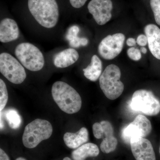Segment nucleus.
Listing matches in <instances>:
<instances>
[{
  "label": "nucleus",
  "mask_w": 160,
  "mask_h": 160,
  "mask_svg": "<svg viewBox=\"0 0 160 160\" xmlns=\"http://www.w3.org/2000/svg\"><path fill=\"white\" fill-rule=\"evenodd\" d=\"M52 98L61 110L73 114L81 109L82 98L78 92L65 82L58 81L52 87Z\"/></svg>",
  "instance_id": "obj_1"
},
{
  "label": "nucleus",
  "mask_w": 160,
  "mask_h": 160,
  "mask_svg": "<svg viewBox=\"0 0 160 160\" xmlns=\"http://www.w3.org/2000/svg\"><path fill=\"white\" fill-rule=\"evenodd\" d=\"M30 13L41 26L51 29L57 24L59 16L56 0H28Z\"/></svg>",
  "instance_id": "obj_2"
},
{
  "label": "nucleus",
  "mask_w": 160,
  "mask_h": 160,
  "mask_svg": "<svg viewBox=\"0 0 160 160\" xmlns=\"http://www.w3.org/2000/svg\"><path fill=\"white\" fill-rule=\"evenodd\" d=\"M52 132V126L49 121L37 119L25 127L22 136L23 145L26 148L33 149L42 141L49 139Z\"/></svg>",
  "instance_id": "obj_3"
},
{
  "label": "nucleus",
  "mask_w": 160,
  "mask_h": 160,
  "mask_svg": "<svg viewBox=\"0 0 160 160\" xmlns=\"http://www.w3.org/2000/svg\"><path fill=\"white\" fill-rule=\"evenodd\" d=\"M121 76L119 68L113 64L107 66L100 76V88L109 99H116L122 93L124 86L120 80Z\"/></svg>",
  "instance_id": "obj_4"
},
{
  "label": "nucleus",
  "mask_w": 160,
  "mask_h": 160,
  "mask_svg": "<svg viewBox=\"0 0 160 160\" xmlns=\"http://www.w3.org/2000/svg\"><path fill=\"white\" fill-rule=\"evenodd\" d=\"M15 54L21 64L30 71H39L45 65V59L42 52L31 43L19 44L16 48Z\"/></svg>",
  "instance_id": "obj_5"
},
{
  "label": "nucleus",
  "mask_w": 160,
  "mask_h": 160,
  "mask_svg": "<svg viewBox=\"0 0 160 160\" xmlns=\"http://www.w3.org/2000/svg\"><path fill=\"white\" fill-rule=\"evenodd\" d=\"M130 108L148 116L157 115L160 112V102L152 92L140 89L135 92L132 98Z\"/></svg>",
  "instance_id": "obj_6"
},
{
  "label": "nucleus",
  "mask_w": 160,
  "mask_h": 160,
  "mask_svg": "<svg viewBox=\"0 0 160 160\" xmlns=\"http://www.w3.org/2000/svg\"><path fill=\"white\" fill-rule=\"evenodd\" d=\"M0 72L11 83L20 84L26 78L25 69L17 59L7 52L0 54Z\"/></svg>",
  "instance_id": "obj_7"
},
{
  "label": "nucleus",
  "mask_w": 160,
  "mask_h": 160,
  "mask_svg": "<svg viewBox=\"0 0 160 160\" xmlns=\"http://www.w3.org/2000/svg\"><path fill=\"white\" fill-rule=\"evenodd\" d=\"M151 130V123L149 120L145 116L140 114L123 129L122 137L126 142L130 144L132 140L148 136Z\"/></svg>",
  "instance_id": "obj_8"
},
{
  "label": "nucleus",
  "mask_w": 160,
  "mask_h": 160,
  "mask_svg": "<svg viewBox=\"0 0 160 160\" xmlns=\"http://www.w3.org/2000/svg\"><path fill=\"white\" fill-rule=\"evenodd\" d=\"M125 40V36L123 33L109 35L101 41L98 47V52L105 59H113L122 51Z\"/></svg>",
  "instance_id": "obj_9"
},
{
  "label": "nucleus",
  "mask_w": 160,
  "mask_h": 160,
  "mask_svg": "<svg viewBox=\"0 0 160 160\" xmlns=\"http://www.w3.org/2000/svg\"><path fill=\"white\" fill-rule=\"evenodd\" d=\"M113 4L111 0H91L88 9L98 25L102 26L109 22L112 15Z\"/></svg>",
  "instance_id": "obj_10"
},
{
  "label": "nucleus",
  "mask_w": 160,
  "mask_h": 160,
  "mask_svg": "<svg viewBox=\"0 0 160 160\" xmlns=\"http://www.w3.org/2000/svg\"><path fill=\"white\" fill-rule=\"evenodd\" d=\"M130 144L136 160H156L154 149L149 140L138 138L131 140Z\"/></svg>",
  "instance_id": "obj_11"
},
{
  "label": "nucleus",
  "mask_w": 160,
  "mask_h": 160,
  "mask_svg": "<svg viewBox=\"0 0 160 160\" xmlns=\"http://www.w3.org/2000/svg\"><path fill=\"white\" fill-rule=\"evenodd\" d=\"M20 31L17 23L14 20L6 18L0 23V41L7 43L17 39Z\"/></svg>",
  "instance_id": "obj_12"
},
{
  "label": "nucleus",
  "mask_w": 160,
  "mask_h": 160,
  "mask_svg": "<svg viewBox=\"0 0 160 160\" xmlns=\"http://www.w3.org/2000/svg\"><path fill=\"white\" fill-rule=\"evenodd\" d=\"M103 130V136L105 138L100 145V148L103 152L109 153L114 151L118 145V140L114 136L113 127L111 123L107 121L101 122Z\"/></svg>",
  "instance_id": "obj_13"
},
{
  "label": "nucleus",
  "mask_w": 160,
  "mask_h": 160,
  "mask_svg": "<svg viewBox=\"0 0 160 160\" xmlns=\"http://www.w3.org/2000/svg\"><path fill=\"white\" fill-rule=\"evenodd\" d=\"M144 31L150 52L155 58L160 60V29L154 24H149L145 27Z\"/></svg>",
  "instance_id": "obj_14"
},
{
  "label": "nucleus",
  "mask_w": 160,
  "mask_h": 160,
  "mask_svg": "<svg viewBox=\"0 0 160 160\" xmlns=\"http://www.w3.org/2000/svg\"><path fill=\"white\" fill-rule=\"evenodd\" d=\"M79 58V55L77 50L72 48H69L56 55L53 63L57 68H66L75 63Z\"/></svg>",
  "instance_id": "obj_15"
},
{
  "label": "nucleus",
  "mask_w": 160,
  "mask_h": 160,
  "mask_svg": "<svg viewBox=\"0 0 160 160\" xmlns=\"http://www.w3.org/2000/svg\"><path fill=\"white\" fill-rule=\"evenodd\" d=\"M67 147L75 149L82 146L89 140V132L85 127H82L76 133L66 132L63 137Z\"/></svg>",
  "instance_id": "obj_16"
},
{
  "label": "nucleus",
  "mask_w": 160,
  "mask_h": 160,
  "mask_svg": "<svg viewBox=\"0 0 160 160\" xmlns=\"http://www.w3.org/2000/svg\"><path fill=\"white\" fill-rule=\"evenodd\" d=\"M99 152L98 147L96 144L87 143L72 152V157L74 160H85L89 157H96Z\"/></svg>",
  "instance_id": "obj_17"
},
{
  "label": "nucleus",
  "mask_w": 160,
  "mask_h": 160,
  "mask_svg": "<svg viewBox=\"0 0 160 160\" xmlns=\"http://www.w3.org/2000/svg\"><path fill=\"white\" fill-rule=\"evenodd\" d=\"M102 63L96 55L92 56L90 64L83 69L84 75L86 78L92 82H96L102 75Z\"/></svg>",
  "instance_id": "obj_18"
},
{
  "label": "nucleus",
  "mask_w": 160,
  "mask_h": 160,
  "mask_svg": "<svg viewBox=\"0 0 160 160\" xmlns=\"http://www.w3.org/2000/svg\"><path fill=\"white\" fill-rule=\"evenodd\" d=\"M79 31V28L77 26H72L69 28L66 33V40L69 41V45L72 48H79L81 46H86L89 42L86 38L78 37V33Z\"/></svg>",
  "instance_id": "obj_19"
},
{
  "label": "nucleus",
  "mask_w": 160,
  "mask_h": 160,
  "mask_svg": "<svg viewBox=\"0 0 160 160\" xmlns=\"http://www.w3.org/2000/svg\"><path fill=\"white\" fill-rule=\"evenodd\" d=\"M5 118L11 129H18L22 123V118L16 109H9L5 112Z\"/></svg>",
  "instance_id": "obj_20"
},
{
  "label": "nucleus",
  "mask_w": 160,
  "mask_h": 160,
  "mask_svg": "<svg viewBox=\"0 0 160 160\" xmlns=\"http://www.w3.org/2000/svg\"><path fill=\"white\" fill-rule=\"evenodd\" d=\"M8 100V93L5 82L0 79V111L2 112Z\"/></svg>",
  "instance_id": "obj_21"
},
{
  "label": "nucleus",
  "mask_w": 160,
  "mask_h": 160,
  "mask_svg": "<svg viewBox=\"0 0 160 160\" xmlns=\"http://www.w3.org/2000/svg\"><path fill=\"white\" fill-rule=\"evenodd\" d=\"M150 5L156 22L160 26V0H150Z\"/></svg>",
  "instance_id": "obj_22"
},
{
  "label": "nucleus",
  "mask_w": 160,
  "mask_h": 160,
  "mask_svg": "<svg viewBox=\"0 0 160 160\" xmlns=\"http://www.w3.org/2000/svg\"><path fill=\"white\" fill-rule=\"evenodd\" d=\"M127 55L129 58L135 61H138L142 58L141 52L139 49L134 47L129 48L127 50Z\"/></svg>",
  "instance_id": "obj_23"
},
{
  "label": "nucleus",
  "mask_w": 160,
  "mask_h": 160,
  "mask_svg": "<svg viewBox=\"0 0 160 160\" xmlns=\"http://www.w3.org/2000/svg\"><path fill=\"white\" fill-rule=\"evenodd\" d=\"M92 131L95 138L97 139H101L103 138V130L101 123H94L92 126Z\"/></svg>",
  "instance_id": "obj_24"
},
{
  "label": "nucleus",
  "mask_w": 160,
  "mask_h": 160,
  "mask_svg": "<svg viewBox=\"0 0 160 160\" xmlns=\"http://www.w3.org/2000/svg\"><path fill=\"white\" fill-rule=\"evenodd\" d=\"M87 1V0H69L71 6L77 9L82 7Z\"/></svg>",
  "instance_id": "obj_25"
},
{
  "label": "nucleus",
  "mask_w": 160,
  "mask_h": 160,
  "mask_svg": "<svg viewBox=\"0 0 160 160\" xmlns=\"http://www.w3.org/2000/svg\"><path fill=\"white\" fill-rule=\"evenodd\" d=\"M136 42L138 45L144 47V46H146L148 43V39H147V38L146 35L141 34L138 36Z\"/></svg>",
  "instance_id": "obj_26"
},
{
  "label": "nucleus",
  "mask_w": 160,
  "mask_h": 160,
  "mask_svg": "<svg viewBox=\"0 0 160 160\" xmlns=\"http://www.w3.org/2000/svg\"><path fill=\"white\" fill-rule=\"evenodd\" d=\"M0 160H10L9 156L2 149H0Z\"/></svg>",
  "instance_id": "obj_27"
},
{
  "label": "nucleus",
  "mask_w": 160,
  "mask_h": 160,
  "mask_svg": "<svg viewBox=\"0 0 160 160\" xmlns=\"http://www.w3.org/2000/svg\"><path fill=\"white\" fill-rule=\"evenodd\" d=\"M136 43V41L133 38H129L126 41V44H127V46H130V47L134 46Z\"/></svg>",
  "instance_id": "obj_28"
},
{
  "label": "nucleus",
  "mask_w": 160,
  "mask_h": 160,
  "mask_svg": "<svg viewBox=\"0 0 160 160\" xmlns=\"http://www.w3.org/2000/svg\"><path fill=\"white\" fill-rule=\"evenodd\" d=\"M141 52H142L143 53H144V54H146V52H147V49H146V48H145V47H142V48H141Z\"/></svg>",
  "instance_id": "obj_29"
},
{
  "label": "nucleus",
  "mask_w": 160,
  "mask_h": 160,
  "mask_svg": "<svg viewBox=\"0 0 160 160\" xmlns=\"http://www.w3.org/2000/svg\"><path fill=\"white\" fill-rule=\"evenodd\" d=\"M15 160H26V159L24 158H22V157H19L18 158H17Z\"/></svg>",
  "instance_id": "obj_30"
},
{
  "label": "nucleus",
  "mask_w": 160,
  "mask_h": 160,
  "mask_svg": "<svg viewBox=\"0 0 160 160\" xmlns=\"http://www.w3.org/2000/svg\"><path fill=\"white\" fill-rule=\"evenodd\" d=\"M63 160H72L71 159L68 157H65L63 159Z\"/></svg>",
  "instance_id": "obj_31"
},
{
  "label": "nucleus",
  "mask_w": 160,
  "mask_h": 160,
  "mask_svg": "<svg viewBox=\"0 0 160 160\" xmlns=\"http://www.w3.org/2000/svg\"><path fill=\"white\" fill-rule=\"evenodd\" d=\"M159 152H160V148H159Z\"/></svg>",
  "instance_id": "obj_32"
}]
</instances>
